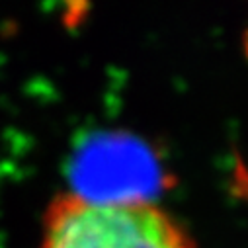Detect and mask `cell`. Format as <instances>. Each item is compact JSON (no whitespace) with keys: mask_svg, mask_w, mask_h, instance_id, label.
<instances>
[{"mask_svg":"<svg viewBox=\"0 0 248 248\" xmlns=\"http://www.w3.org/2000/svg\"><path fill=\"white\" fill-rule=\"evenodd\" d=\"M39 248H196V242L155 202L98 203L69 192L47 207Z\"/></svg>","mask_w":248,"mask_h":248,"instance_id":"1","label":"cell"},{"mask_svg":"<svg viewBox=\"0 0 248 248\" xmlns=\"http://www.w3.org/2000/svg\"><path fill=\"white\" fill-rule=\"evenodd\" d=\"M170 178L156 153L129 133L88 135L71 158V194L98 203L153 202Z\"/></svg>","mask_w":248,"mask_h":248,"instance_id":"2","label":"cell"}]
</instances>
